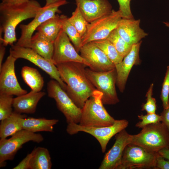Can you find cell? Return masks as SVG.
Here are the masks:
<instances>
[{"label": "cell", "instance_id": "d590c367", "mask_svg": "<svg viewBox=\"0 0 169 169\" xmlns=\"http://www.w3.org/2000/svg\"><path fill=\"white\" fill-rule=\"evenodd\" d=\"M155 169H169V160L165 158L157 153Z\"/></svg>", "mask_w": 169, "mask_h": 169}, {"label": "cell", "instance_id": "603a6c76", "mask_svg": "<svg viewBox=\"0 0 169 169\" xmlns=\"http://www.w3.org/2000/svg\"><path fill=\"white\" fill-rule=\"evenodd\" d=\"M58 121V120L55 119L26 117L23 119L22 128L34 133L40 131L52 132L53 131L54 126Z\"/></svg>", "mask_w": 169, "mask_h": 169}, {"label": "cell", "instance_id": "ba28073f", "mask_svg": "<svg viewBox=\"0 0 169 169\" xmlns=\"http://www.w3.org/2000/svg\"><path fill=\"white\" fill-rule=\"evenodd\" d=\"M157 154L129 144L124 151L121 163L117 169H155Z\"/></svg>", "mask_w": 169, "mask_h": 169}, {"label": "cell", "instance_id": "8992f818", "mask_svg": "<svg viewBox=\"0 0 169 169\" xmlns=\"http://www.w3.org/2000/svg\"><path fill=\"white\" fill-rule=\"evenodd\" d=\"M122 18L119 10H113L110 13L89 23L82 37L81 47L90 42L107 38Z\"/></svg>", "mask_w": 169, "mask_h": 169}, {"label": "cell", "instance_id": "7c38bea8", "mask_svg": "<svg viewBox=\"0 0 169 169\" xmlns=\"http://www.w3.org/2000/svg\"><path fill=\"white\" fill-rule=\"evenodd\" d=\"M10 54L16 59L22 58L32 63L59 83L66 91V84L61 78L58 68L53 62L42 57L30 48L11 45Z\"/></svg>", "mask_w": 169, "mask_h": 169}, {"label": "cell", "instance_id": "5bb4252c", "mask_svg": "<svg viewBox=\"0 0 169 169\" xmlns=\"http://www.w3.org/2000/svg\"><path fill=\"white\" fill-rule=\"evenodd\" d=\"M17 59L9 54L0 69V94L19 96L27 93L17 78L15 63Z\"/></svg>", "mask_w": 169, "mask_h": 169}, {"label": "cell", "instance_id": "7a4b0ae2", "mask_svg": "<svg viewBox=\"0 0 169 169\" xmlns=\"http://www.w3.org/2000/svg\"><path fill=\"white\" fill-rule=\"evenodd\" d=\"M35 0L15 4H0V33H4L0 43L4 46L13 45L17 41L15 29L23 21L33 18L41 8Z\"/></svg>", "mask_w": 169, "mask_h": 169}, {"label": "cell", "instance_id": "ac0fdd59", "mask_svg": "<svg viewBox=\"0 0 169 169\" xmlns=\"http://www.w3.org/2000/svg\"><path fill=\"white\" fill-rule=\"evenodd\" d=\"M87 22L90 23L110 13L112 6L108 0H75Z\"/></svg>", "mask_w": 169, "mask_h": 169}, {"label": "cell", "instance_id": "d4e9b609", "mask_svg": "<svg viewBox=\"0 0 169 169\" xmlns=\"http://www.w3.org/2000/svg\"><path fill=\"white\" fill-rule=\"evenodd\" d=\"M31 152L30 169H51V158L49 152L47 148L38 147L35 148Z\"/></svg>", "mask_w": 169, "mask_h": 169}, {"label": "cell", "instance_id": "4316f807", "mask_svg": "<svg viewBox=\"0 0 169 169\" xmlns=\"http://www.w3.org/2000/svg\"><path fill=\"white\" fill-rule=\"evenodd\" d=\"M60 16L62 22V29L67 34L78 53L81 47L82 37L66 16L62 15Z\"/></svg>", "mask_w": 169, "mask_h": 169}, {"label": "cell", "instance_id": "cb8c5ba5", "mask_svg": "<svg viewBox=\"0 0 169 169\" xmlns=\"http://www.w3.org/2000/svg\"><path fill=\"white\" fill-rule=\"evenodd\" d=\"M62 29L60 16L56 14L46 21L36 29L38 32L50 41L54 42Z\"/></svg>", "mask_w": 169, "mask_h": 169}, {"label": "cell", "instance_id": "1f68e13d", "mask_svg": "<svg viewBox=\"0 0 169 169\" xmlns=\"http://www.w3.org/2000/svg\"><path fill=\"white\" fill-rule=\"evenodd\" d=\"M138 118L141 120L137 122L136 126L138 128H143L149 124H155L161 121L160 115L156 113H147L146 115H138Z\"/></svg>", "mask_w": 169, "mask_h": 169}, {"label": "cell", "instance_id": "52a82bcc", "mask_svg": "<svg viewBox=\"0 0 169 169\" xmlns=\"http://www.w3.org/2000/svg\"><path fill=\"white\" fill-rule=\"evenodd\" d=\"M47 90L49 97L54 99L58 109L65 116L67 123H79L81 109L77 107L56 80H50L48 83Z\"/></svg>", "mask_w": 169, "mask_h": 169}, {"label": "cell", "instance_id": "277c9868", "mask_svg": "<svg viewBox=\"0 0 169 169\" xmlns=\"http://www.w3.org/2000/svg\"><path fill=\"white\" fill-rule=\"evenodd\" d=\"M102 94L97 90L85 102L81 109L79 125L82 126L100 127L113 125L115 121L104 107L101 100Z\"/></svg>", "mask_w": 169, "mask_h": 169}, {"label": "cell", "instance_id": "6da1fadb", "mask_svg": "<svg viewBox=\"0 0 169 169\" xmlns=\"http://www.w3.org/2000/svg\"><path fill=\"white\" fill-rule=\"evenodd\" d=\"M60 77L66 84L65 91L76 106L82 109L96 89L87 76L85 65L70 62L58 64Z\"/></svg>", "mask_w": 169, "mask_h": 169}, {"label": "cell", "instance_id": "d6986e66", "mask_svg": "<svg viewBox=\"0 0 169 169\" xmlns=\"http://www.w3.org/2000/svg\"><path fill=\"white\" fill-rule=\"evenodd\" d=\"M140 19L122 18L116 29L120 36L127 43L132 45L148 35L140 27Z\"/></svg>", "mask_w": 169, "mask_h": 169}, {"label": "cell", "instance_id": "8d00e7d4", "mask_svg": "<svg viewBox=\"0 0 169 169\" xmlns=\"http://www.w3.org/2000/svg\"><path fill=\"white\" fill-rule=\"evenodd\" d=\"M31 156V152L28 154L17 165L14 167L13 169H30V161Z\"/></svg>", "mask_w": 169, "mask_h": 169}, {"label": "cell", "instance_id": "7bdbcfd3", "mask_svg": "<svg viewBox=\"0 0 169 169\" xmlns=\"http://www.w3.org/2000/svg\"><path fill=\"white\" fill-rule=\"evenodd\" d=\"M163 22L166 26L169 28V22Z\"/></svg>", "mask_w": 169, "mask_h": 169}, {"label": "cell", "instance_id": "e0dca14e", "mask_svg": "<svg viewBox=\"0 0 169 169\" xmlns=\"http://www.w3.org/2000/svg\"><path fill=\"white\" fill-rule=\"evenodd\" d=\"M142 43L139 42L133 45L129 52L124 57L120 63L115 64L116 71V84L121 92L125 90L127 79L133 66L140 63L139 52Z\"/></svg>", "mask_w": 169, "mask_h": 169}, {"label": "cell", "instance_id": "83f0119b", "mask_svg": "<svg viewBox=\"0 0 169 169\" xmlns=\"http://www.w3.org/2000/svg\"><path fill=\"white\" fill-rule=\"evenodd\" d=\"M91 42L102 50L115 65L123 60L124 57L118 53L114 45L107 39Z\"/></svg>", "mask_w": 169, "mask_h": 169}, {"label": "cell", "instance_id": "44dd1931", "mask_svg": "<svg viewBox=\"0 0 169 169\" xmlns=\"http://www.w3.org/2000/svg\"><path fill=\"white\" fill-rule=\"evenodd\" d=\"M26 117L25 115H22L14 111L8 117L1 120L0 139L7 138L23 129V120Z\"/></svg>", "mask_w": 169, "mask_h": 169}, {"label": "cell", "instance_id": "3957f363", "mask_svg": "<svg viewBox=\"0 0 169 169\" xmlns=\"http://www.w3.org/2000/svg\"><path fill=\"white\" fill-rule=\"evenodd\" d=\"M142 129L138 134L131 135L130 144L155 152L169 147V130L162 122L149 124Z\"/></svg>", "mask_w": 169, "mask_h": 169}, {"label": "cell", "instance_id": "30bf717a", "mask_svg": "<svg viewBox=\"0 0 169 169\" xmlns=\"http://www.w3.org/2000/svg\"><path fill=\"white\" fill-rule=\"evenodd\" d=\"M42 135L23 129L9 139L0 140V167L6 165V161L12 160L17 151L25 143L32 141L40 143L44 140Z\"/></svg>", "mask_w": 169, "mask_h": 169}, {"label": "cell", "instance_id": "5b68a950", "mask_svg": "<svg viewBox=\"0 0 169 169\" xmlns=\"http://www.w3.org/2000/svg\"><path fill=\"white\" fill-rule=\"evenodd\" d=\"M87 77L98 91L102 94L101 100L104 105H115L119 101L115 89L117 73L115 68L98 72L85 68Z\"/></svg>", "mask_w": 169, "mask_h": 169}, {"label": "cell", "instance_id": "e575fe53", "mask_svg": "<svg viewBox=\"0 0 169 169\" xmlns=\"http://www.w3.org/2000/svg\"><path fill=\"white\" fill-rule=\"evenodd\" d=\"M119 6V10L120 12L122 18L125 19H133L132 13L130 3L131 0H117Z\"/></svg>", "mask_w": 169, "mask_h": 169}, {"label": "cell", "instance_id": "9a60e30c", "mask_svg": "<svg viewBox=\"0 0 169 169\" xmlns=\"http://www.w3.org/2000/svg\"><path fill=\"white\" fill-rule=\"evenodd\" d=\"M79 52L80 56L90 65L91 69L98 72L110 70L115 68L105 53L92 42L83 45Z\"/></svg>", "mask_w": 169, "mask_h": 169}, {"label": "cell", "instance_id": "9c48e42d", "mask_svg": "<svg viewBox=\"0 0 169 169\" xmlns=\"http://www.w3.org/2000/svg\"><path fill=\"white\" fill-rule=\"evenodd\" d=\"M128 124V120L125 119L116 120L112 125L100 127L84 126L72 123L68 124L66 130L67 133L71 135L80 131L91 135L97 140L101 146L102 152L104 153L110 139L125 129Z\"/></svg>", "mask_w": 169, "mask_h": 169}, {"label": "cell", "instance_id": "d6a6232c", "mask_svg": "<svg viewBox=\"0 0 169 169\" xmlns=\"http://www.w3.org/2000/svg\"><path fill=\"white\" fill-rule=\"evenodd\" d=\"M169 65L167 70L162 84L160 98L162 102L163 109L169 106Z\"/></svg>", "mask_w": 169, "mask_h": 169}, {"label": "cell", "instance_id": "60d3db41", "mask_svg": "<svg viewBox=\"0 0 169 169\" xmlns=\"http://www.w3.org/2000/svg\"><path fill=\"white\" fill-rule=\"evenodd\" d=\"M1 3L8 4H15L23 3L29 0H1Z\"/></svg>", "mask_w": 169, "mask_h": 169}, {"label": "cell", "instance_id": "b9f144b4", "mask_svg": "<svg viewBox=\"0 0 169 169\" xmlns=\"http://www.w3.org/2000/svg\"><path fill=\"white\" fill-rule=\"evenodd\" d=\"M66 0H45L46 3L45 6H47L53 3Z\"/></svg>", "mask_w": 169, "mask_h": 169}, {"label": "cell", "instance_id": "836d02e7", "mask_svg": "<svg viewBox=\"0 0 169 169\" xmlns=\"http://www.w3.org/2000/svg\"><path fill=\"white\" fill-rule=\"evenodd\" d=\"M153 84H151L146 94V102L142 105V110H145L147 113H156V101L152 97Z\"/></svg>", "mask_w": 169, "mask_h": 169}, {"label": "cell", "instance_id": "484cf974", "mask_svg": "<svg viewBox=\"0 0 169 169\" xmlns=\"http://www.w3.org/2000/svg\"><path fill=\"white\" fill-rule=\"evenodd\" d=\"M21 74L24 81L30 87L31 90L36 92L41 91L44 85V81L37 69L24 66L21 69Z\"/></svg>", "mask_w": 169, "mask_h": 169}, {"label": "cell", "instance_id": "74e56055", "mask_svg": "<svg viewBox=\"0 0 169 169\" xmlns=\"http://www.w3.org/2000/svg\"><path fill=\"white\" fill-rule=\"evenodd\" d=\"M160 115L161 122L165 125L169 130V106L167 108L163 109Z\"/></svg>", "mask_w": 169, "mask_h": 169}, {"label": "cell", "instance_id": "f1b7e54d", "mask_svg": "<svg viewBox=\"0 0 169 169\" xmlns=\"http://www.w3.org/2000/svg\"><path fill=\"white\" fill-rule=\"evenodd\" d=\"M107 39L112 44L118 53L124 57L131 49L132 45L127 43L120 36L116 28L110 33Z\"/></svg>", "mask_w": 169, "mask_h": 169}, {"label": "cell", "instance_id": "4dcf8cb0", "mask_svg": "<svg viewBox=\"0 0 169 169\" xmlns=\"http://www.w3.org/2000/svg\"><path fill=\"white\" fill-rule=\"evenodd\" d=\"M13 96L0 94V120L10 116L12 113Z\"/></svg>", "mask_w": 169, "mask_h": 169}, {"label": "cell", "instance_id": "4fadbf2b", "mask_svg": "<svg viewBox=\"0 0 169 169\" xmlns=\"http://www.w3.org/2000/svg\"><path fill=\"white\" fill-rule=\"evenodd\" d=\"M52 62L55 65L62 63L74 62L90 66L88 63L78 54L71 43L68 35L62 29L54 43Z\"/></svg>", "mask_w": 169, "mask_h": 169}, {"label": "cell", "instance_id": "2e32d148", "mask_svg": "<svg viewBox=\"0 0 169 169\" xmlns=\"http://www.w3.org/2000/svg\"><path fill=\"white\" fill-rule=\"evenodd\" d=\"M131 135L124 129L115 135V142L106 153L99 169H117L121 163L126 146L131 143Z\"/></svg>", "mask_w": 169, "mask_h": 169}, {"label": "cell", "instance_id": "8fae6325", "mask_svg": "<svg viewBox=\"0 0 169 169\" xmlns=\"http://www.w3.org/2000/svg\"><path fill=\"white\" fill-rule=\"evenodd\" d=\"M66 1L58 2L48 6L42 7L33 19L27 24H20L21 36L15 45L30 48L31 40L34 32L43 23L47 20L54 17L57 13L61 11L59 8L67 4Z\"/></svg>", "mask_w": 169, "mask_h": 169}, {"label": "cell", "instance_id": "ffe728a7", "mask_svg": "<svg viewBox=\"0 0 169 169\" xmlns=\"http://www.w3.org/2000/svg\"><path fill=\"white\" fill-rule=\"evenodd\" d=\"M43 91L31 90L28 93L13 98V106L14 111L21 114H33L40 100L45 95Z\"/></svg>", "mask_w": 169, "mask_h": 169}, {"label": "cell", "instance_id": "ab89813d", "mask_svg": "<svg viewBox=\"0 0 169 169\" xmlns=\"http://www.w3.org/2000/svg\"><path fill=\"white\" fill-rule=\"evenodd\" d=\"M2 43L0 44V69L2 66V62L5 52V48Z\"/></svg>", "mask_w": 169, "mask_h": 169}, {"label": "cell", "instance_id": "f35d334b", "mask_svg": "<svg viewBox=\"0 0 169 169\" xmlns=\"http://www.w3.org/2000/svg\"><path fill=\"white\" fill-rule=\"evenodd\" d=\"M157 153L165 158L169 160V147L162 149Z\"/></svg>", "mask_w": 169, "mask_h": 169}, {"label": "cell", "instance_id": "f546056e", "mask_svg": "<svg viewBox=\"0 0 169 169\" xmlns=\"http://www.w3.org/2000/svg\"><path fill=\"white\" fill-rule=\"evenodd\" d=\"M68 19L82 37L86 32L89 23L83 16L77 7H76L74 11L72 13L71 16L68 18Z\"/></svg>", "mask_w": 169, "mask_h": 169}, {"label": "cell", "instance_id": "7402d4cb", "mask_svg": "<svg viewBox=\"0 0 169 169\" xmlns=\"http://www.w3.org/2000/svg\"><path fill=\"white\" fill-rule=\"evenodd\" d=\"M30 48L42 57L53 62L54 42L38 32L33 35L31 38Z\"/></svg>", "mask_w": 169, "mask_h": 169}]
</instances>
